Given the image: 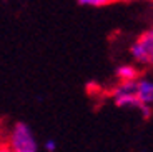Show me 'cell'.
<instances>
[{
  "label": "cell",
  "mask_w": 153,
  "mask_h": 152,
  "mask_svg": "<svg viewBox=\"0 0 153 152\" xmlns=\"http://www.w3.org/2000/svg\"><path fill=\"white\" fill-rule=\"evenodd\" d=\"M0 152H10V149L7 147V144H5V142H2V144H0Z\"/></svg>",
  "instance_id": "obj_8"
},
{
  "label": "cell",
  "mask_w": 153,
  "mask_h": 152,
  "mask_svg": "<svg viewBox=\"0 0 153 152\" xmlns=\"http://www.w3.org/2000/svg\"><path fill=\"white\" fill-rule=\"evenodd\" d=\"M42 147H43V150H45V152H57L58 144H57L55 139H47V141L42 144Z\"/></svg>",
  "instance_id": "obj_7"
},
{
  "label": "cell",
  "mask_w": 153,
  "mask_h": 152,
  "mask_svg": "<svg viewBox=\"0 0 153 152\" xmlns=\"http://www.w3.org/2000/svg\"><path fill=\"white\" fill-rule=\"evenodd\" d=\"M115 75L118 82H137L140 79V70L135 64H122L117 67Z\"/></svg>",
  "instance_id": "obj_5"
},
{
  "label": "cell",
  "mask_w": 153,
  "mask_h": 152,
  "mask_svg": "<svg viewBox=\"0 0 153 152\" xmlns=\"http://www.w3.org/2000/svg\"><path fill=\"white\" fill-rule=\"evenodd\" d=\"M80 7H108L115 5L113 0H78Z\"/></svg>",
  "instance_id": "obj_6"
},
{
  "label": "cell",
  "mask_w": 153,
  "mask_h": 152,
  "mask_svg": "<svg viewBox=\"0 0 153 152\" xmlns=\"http://www.w3.org/2000/svg\"><path fill=\"white\" fill-rule=\"evenodd\" d=\"M0 144H2V142H0Z\"/></svg>",
  "instance_id": "obj_9"
},
{
  "label": "cell",
  "mask_w": 153,
  "mask_h": 152,
  "mask_svg": "<svg viewBox=\"0 0 153 152\" xmlns=\"http://www.w3.org/2000/svg\"><path fill=\"white\" fill-rule=\"evenodd\" d=\"M5 144L10 149V152H38L40 144L35 135L33 129L28 126L27 122H15L8 129Z\"/></svg>",
  "instance_id": "obj_1"
},
{
  "label": "cell",
  "mask_w": 153,
  "mask_h": 152,
  "mask_svg": "<svg viewBox=\"0 0 153 152\" xmlns=\"http://www.w3.org/2000/svg\"><path fill=\"white\" fill-rule=\"evenodd\" d=\"M111 100L120 109H135L142 114L143 119H150L153 107L143 105L137 95V82H118L110 90Z\"/></svg>",
  "instance_id": "obj_2"
},
{
  "label": "cell",
  "mask_w": 153,
  "mask_h": 152,
  "mask_svg": "<svg viewBox=\"0 0 153 152\" xmlns=\"http://www.w3.org/2000/svg\"><path fill=\"white\" fill-rule=\"evenodd\" d=\"M137 95L143 105L153 107V77L140 75L137 80Z\"/></svg>",
  "instance_id": "obj_4"
},
{
  "label": "cell",
  "mask_w": 153,
  "mask_h": 152,
  "mask_svg": "<svg viewBox=\"0 0 153 152\" xmlns=\"http://www.w3.org/2000/svg\"><path fill=\"white\" fill-rule=\"evenodd\" d=\"M130 55L135 64L153 67V27L143 30L130 45Z\"/></svg>",
  "instance_id": "obj_3"
}]
</instances>
